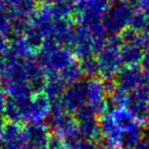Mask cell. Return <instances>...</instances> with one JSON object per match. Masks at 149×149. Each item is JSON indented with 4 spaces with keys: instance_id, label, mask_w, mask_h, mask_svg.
<instances>
[{
    "instance_id": "obj_7",
    "label": "cell",
    "mask_w": 149,
    "mask_h": 149,
    "mask_svg": "<svg viewBox=\"0 0 149 149\" xmlns=\"http://www.w3.org/2000/svg\"><path fill=\"white\" fill-rule=\"evenodd\" d=\"M143 140L146 142V143L148 144V146H149V128L147 130H146L145 132H144V138H143Z\"/></svg>"
},
{
    "instance_id": "obj_6",
    "label": "cell",
    "mask_w": 149,
    "mask_h": 149,
    "mask_svg": "<svg viewBox=\"0 0 149 149\" xmlns=\"http://www.w3.org/2000/svg\"><path fill=\"white\" fill-rule=\"evenodd\" d=\"M51 114V108L47 102L37 100L30 104V123L44 124L45 120ZM29 123V124H30Z\"/></svg>"
},
{
    "instance_id": "obj_8",
    "label": "cell",
    "mask_w": 149,
    "mask_h": 149,
    "mask_svg": "<svg viewBox=\"0 0 149 149\" xmlns=\"http://www.w3.org/2000/svg\"><path fill=\"white\" fill-rule=\"evenodd\" d=\"M4 126L3 124L0 122V142L2 141V137H3V131H4Z\"/></svg>"
},
{
    "instance_id": "obj_5",
    "label": "cell",
    "mask_w": 149,
    "mask_h": 149,
    "mask_svg": "<svg viewBox=\"0 0 149 149\" xmlns=\"http://www.w3.org/2000/svg\"><path fill=\"white\" fill-rule=\"evenodd\" d=\"M144 132L143 126L138 122L127 128L123 135V147L134 149L143 140Z\"/></svg>"
},
{
    "instance_id": "obj_4",
    "label": "cell",
    "mask_w": 149,
    "mask_h": 149,
    "mask_svg": "<svg viewBox=\"0 0 149 149\" xmlns=\"http://www.w3.org/2000/svg\"><path fill=\"white\" fill-rule=\"evenodd\" d=\"M101 139L103 144L109 149L123 148L124 131L112 118L109 113L102 115L99 120Z\"/></svg>"
},
{
    "instance_id": "obj_1",
    "label": "cell",
    "mask_w": 149,
    "mask_h": 149,
    "mask_svg": "<svg viewBox=\"0 0 149 149\" xmlns=\"http://www.w3.org/2000/svg\"><path fill=\"white\" fill-rule=\"evenodd\" d=\"M49 128L52 135L62 140H66L79 133L77 119L70 113L58 108L51 110L49 116Z\"/></svg>"
},
{
    "instance_id": "obj_2",
    "label": "cell",
    "mask_w": 149,
    "mask_h": 149,
    "mask_svg": "<svg viewBox=\"0 0 149 149\" xmlns=\"http://www.w3.org/2000/svg\"><path fill=\"white\" fill-rule=\"evenodd\" d=\"M75 118L78 122L79 133L84 139L93 142H98L101 139L99 120L91 109L85 107L76 114Z\"/></svg>"
},
{
    "instance_id": "obj_10",
    "label": "cell",
    "mask_w": 149,
    "mask_h": 149,
    "mask_svg": "<svg viewBox=\"0 0 149 149\" xmlns=\"http://www.w3.org/2000/svg\"><path fill=\"white\" fill-rule=\"evenodd\" d=\"M121 149H130V148H121Z\"/></svg>"
},
{
    "instance_id": "obj_3",
    "label": "cell",
    "mask_w": 149,
    "mask_h": 149,
    "mask_svg": "<svg viewBox=\"0 0 149 149\" xmlns=\"http://www.w3.org/2000/svg\"><path fill=\"white\" fill-rule=\"evenodd\" d=\"M52 133L45 124H27L25 127V141L27 149H49Z\"/></svg>"
},
{
    "instance_id": "obj_9",
    "label": "cell",
    "mask_w": 149,
    "mask_h": 149,
    "mask_svg": "<svg viewBox=\"0 0 149 149\" xmlns=\"http://www.w3.org/2000/svg\"><path fill=\"white\" fill-rule=\"evenodd\" d=\"M97 149H109L108 147H106L105 145H104L103 143L101 144V145H99V144H98V147H97Z\"/></svg>"
}]
</instances>
